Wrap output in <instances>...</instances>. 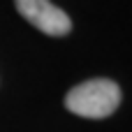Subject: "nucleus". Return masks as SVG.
Instances as JSON below:
<instances>
[{
	"instance_id": "nucleus-1",
	"label": "nucleus",
	"mask_w": 132,
	"mask_h": 132,
	"mask_svg": "<svg viewBox=\"0 0 132 132\" xmlns=\"http://www.w3.org/2000/svg\"><path fill=\"white\" fill-rule=\"evenodd\" d=\"M121 104V86L111 79H90L65 95V107L81 118H109Z\"/></svg>"
},
{
	"instance_id": "nucleus-2",
	"label": "nucleus",
	"mask_w": 132,
	"mask_h": 132,
	"mask_svg": "<svg viewBox=\"0 0 132 132\" xmlns=\"http://www.w3.org/2000/svg\"><path fill=\"white\" fill-rule=\"evenodd\" d=\"M14 2L19 14L44 35L63 37L72 30V19L51 0H14Z\"/></svg>"
}]
</instances>
